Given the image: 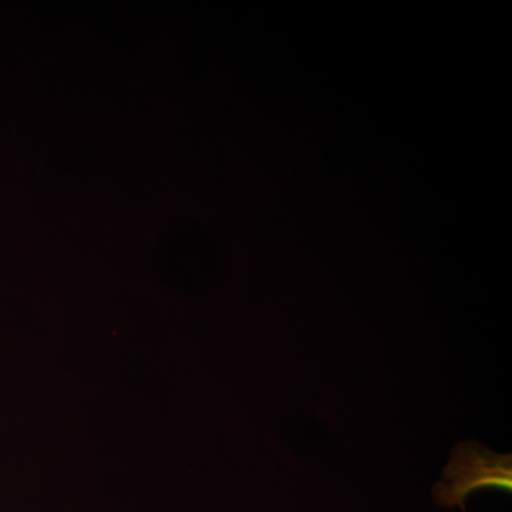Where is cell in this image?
Returning <instances> with one entry per match:
<instances>
[{
	"mask_svg": "<svg viewBox=\"0 0 512 512\" xmlns=\"http://www.w3.org/2000/svg\"><path fill=\"white\" fill-rule=\"evenodd\" d=\"M480 490L512 491V454H497L478 441L458 443L450 451L443 481L434 483L433 500L440 508L458 507Z\"/></svg>",
	"mask_w": 512,
	"mask_h": 512,
	"instance_id": "obj_1",
	"label": "cell"
}]
</instances>
